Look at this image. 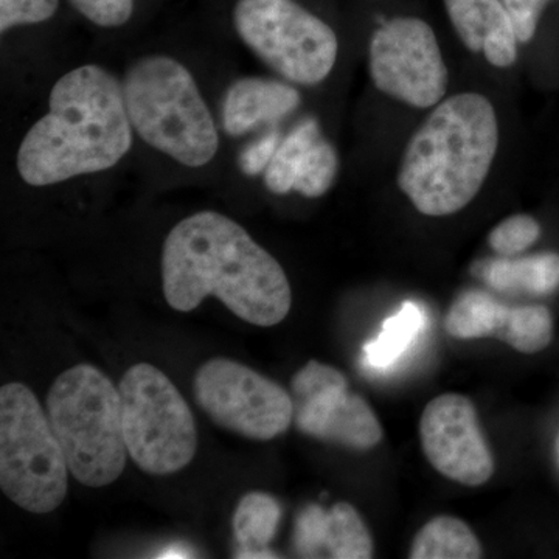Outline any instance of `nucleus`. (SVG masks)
<instances>
[{"instance_id":"1","label":"nucleus","mask_w":559,"mask_h":559,"mask_svg":"<svg viewBox=\"0 0 559 559\" xmlns=\"http://www.w3.org/2000/svg\"><path fill=\"white\" fill-rule=\"evenodd\" d=\"M162 286L173 310H197L213 296L257 326L278 325L293 305L282 264L237 221L213 210L187 216L167 235Z\"/></svg>"},{"instance_id":"2","label":"nucleus","mask_w":559,"mask_h":559,"mask_svg":"<svg viewBox=\"0 0 559 559\" xmlns=\"http://www.w3.org/2000/svg\"><path fill=\"white\" fill-rule=\"evenodd\" d=\"M134 143L121 81L98 64L69 70L51 87L49 110L25 132L16 170L51 187L119 165Z\"/></svg>"},{"instance_id":"3","label":"nucleus","mask_w":559,"mask_h":559,"mask_svg":"<svg viewBox=\"0 0 559 559\" xmlns=\"http://www.w3.org/2000/svg\"><path fill=\"white\" fill-rule=\"evenodd\" d=\"M499 146L495 106L463 92L433 106L412 135L399 170V187L426 216H450L477 197Z\"/></svg>"},{"instance_id":"4","label":"nucleus","mask_w":559,"mask_h":559,"mask_svg":"<svg viewBox=\"0 0 559 559\" xmlns=\"http://www.w3.org/2000/svg\"><path fill=\"white\" fill-rule=\"evenodd\" d=\"M134 134L183 167L202 168L219 151V132L193 73L168 55H146L121 80Z\"/></svg>"},{"instance_id":"5","label":"nucleus","mask_w":559,"mask_h":559,"mask_svg":"<svg viewBox=\"0 0 559 559\" xmlns=\"http://www.w3.org/2000/svg\"><path fill=\"white\" fill-rule=\"evenodd\" d=\"M70 473L80 484L102 488L127 466L119 389L97 367L80 364L62 371L46 401Z\"/></svg>"},{"instance_id":"6","label":"nucleus","mask_w":559,"mask_h":559,"mask_svg":"<svg viewBox=\"0 0 559 559\" xmlns=\"http://www.w3.org/2000/svg\"><path fill=\"white\" fill-rule=\"evenodd\" d=\"M69 465L49 415L21 382L0 389V488L11 502L35 514L64 502Z\"/></svg>"},{"instance_id":"7","label":"nucleus","mask_w":559,"mask_h":559,"mask_svg":"<svg viewBox=\"0 0 559 559\" xmlns=\"http://www.w3.org/2000/svg\"><path fill=\"white\" fill-rule=\"evenodd\" d=\"M128 455L151 476L190 465L198 448L197 421L170 378L151 364H135L119 384Z\"/></svg>"},{"instance_id":"8","label":"nucleus","mask_w":559,"mask_h":559,"mask_svg":"<svg viewBox=\"0 0 559 559\" xmlns=\"http://www.w3.org/2000/svg\"><path fill=\"white\" fill-rule=\"evenodd\" d=\"M231 24L241 43L288 83L318 86L340 57V39L297 0H237Z\"/></svg>"},{"instance_id":"9","label":"nucleus","mask_w":559,"mask_h":559,"mask_svg":"<svg viewBox=\"0 0 559 559\" xmlns=\"http://www.w3.org/2000/svg\"><path fill=\"white\" fill-rule=\"evenodd\" d=\"M194 400L215 425L249 440L282 436L294 419V400L255 370L227 358L202 364L194 374Z\"/></svg>"},{"instance_id":"10","label":"nucleus","mask_w":559,"mask_h":559,"mask_svg":"<svg viewBox=\"0 0 559 559\" xmlns=\"http://www.w3.org/2000/svg\"><path fill=\"white\" fill-rule=\"evenodd\" d=\"M369 69L378 91L417 109L443 102L450 83L436 33L418 17H396L373 33Z\"/></svg>"},{"instance_id":"11","label":"nucleus","mask_w":559,"mask_h":559,"mask_svg":"<svg viewBox=\"0 0 559 559\" xmlns=\"http://www.w3.org/2000/svg\"><path fill=\"white\" fill-rule=\"evenodd\" d=\"M294 421L305 436L369 451L382 439V428L369 404L348 392L347 378L334 367L310 360L290 381Z\"/></svg>"},{"instance_id":"12","label":"nucleus","mask_w":559,"mask_h":559,"mask_svg":"<svg viewBox=\"0 0 559 559\" xmlns=\"http://www.w3.org/2000/svg\"><path fill=\"white\" fill-rule=\"evenodd\" d=\"M423 451L448 479L480 487L495 474V459L481 436L473 401L444 393L430 401L419 419Z\"/></svg>"},{"instance_id":"13","label":"nucleus","mask_w":559,"mask_h":559,"mask_svg":"<svg viewBox=\"0 0 559 559\" xmlns=\"http://www.w3.org/2000/svg\"><path fill=\"white\" fill-rule=\"evenodd\" d=\"M300 92L278 80L246 76L234 81L221 106L223 130L230 138H242L263 124L278 123L299 109Z\"/></svg>"},{"instance_id":"14","label":"nucleus","mask_w":559,"mask_h":559,"mask_svg":"<svg viewBox=\"0 0 559 559\" xmlns=\"http://www.w3.org/2000/svg\"><path fill=\"white\" fill-rule=\"evenodd\" d=\"M452 27L466 49L481 53L495 68L518 58L516 28L502 0H443Z\"/></svg>"},{"instance_id":"15","label":"nucleus","mask_w":559,"mask_h":559,"mask_svg":"<svg viewBox=\"0 0 559 559\" xmlns=\"http://www.w3.org/2000/svg\"><path fill=\"white\" fill-rule=\"evenodd\" d=\"M473 272L484 280L489 288L500 293L546 296L559 288L558 253H540L525 259L502 257L484 260L473 267Z\"/></svg>"},{"instance_id":"16","label":"nucleus","mask_w":559,"mask_h":559,"mask_svg":"<svg viewBox=\"0 0 559 559\" xmlns=\"http://www.w3.org/2000/svg\"><path fill=\"white\" fill-rule=\"evenodd\" d=\"M513 308L481 290H466L452 304L444 329L455 340L498 337L506 340Z\"/></svg>"},{"instance_id":"17","label":"nucleus","mask_w":559,"mask_h":559,"mask_svg":"<svg viewBox=\"0 0 559 559\" xmlns=\"http://www.w3.org/2000/svg\"><path fill=\"white\" fill-rule=\"evenodd\" d=\"M282 509L266 492L253 491L238 503L234 514L237 558H278L270 549L277 533Z\"/></svg>"},{"instance_id":"18","label":"nucleus","mask_w":559,"mask_h":559,"mask_svg":"<svg viewBox=\"0 0 559 559\" xmlns=\"http://www.w3.org/2000/svg\"><path fill=\"white\" fill-rule=\"evenodd\" d=\"M481 546L473 530L457 518L429 521L412 544V559H479Z\"/></svg>"},{"instance_id":"19","label":"nucleus","mask_w":559,"mask_h":559,"mask_svg":"<svg viewBox=\"0 0 559 559\" xmlns=\"http://www.w3.org/2000/svg\"><path fill=\"white\" fill-rule=\"evenodd\" d=\"M425 312L418 305L407 304L385 320L377 340L364 347V362L371 369H388L407 352L425 326Z\"/></svg>"},{"instance_id":"20","label":"nucleus","mask_w":559,"mask_h":559,"mask_svg":"<svg viewBox=\"0 0 559 559\" xmlns=\"http://www.w3.org/2000/svg\"><path fill=\"white\" fill-rule=\"evenodd\" d=\"M320 135L322 132H320L319 121L308 117L282 139L277 153L272 157L270 167L263 175L264 186L271 193L280 197L293 193L305 154Z\"/></svg>"},{"instance_id":"21","label":"nucleus","mask_w":559,"mask_h":559,"mask_svg":"<svg viewBox=\"0 0 559 559\" xmlns=\"http://www.w3.org/2000/svg\"><path fill=\"white\" fill-rule=\"evenodd\" d=\"M323 551L336 559L373 557V539L355 507L340 502L326 511Z\"/></svg>"},{"instance_id":"22","label":"nucleus","mask_w":559,"mask_h":559,"mask_svg":"<svg viewBox=\"0 0 559 559\" xmlns=\"http://www.w3.org/2000/svg\"><path fill=\"white\" fill-rule=\"evenodd\" d=\"M340 171V156L329 140L320 135L310 146L297 173L294 191L305 198H320L333 187Z\"/></svg>"},{"instance_id":"23","label":"nucleus","mask_w":559,"mask_h":559,"mask_svg":"<svg viewBox=\"0 0 559 559\" xmlns=\"http://www.w3.org/2000/svg\"><path fill=\"white\" fill-rule=\"evenodd\" d=\"M554 336V320L546 307H520L511 311L510 326L503 342L516 352L533 355L543 352Z\"/></svg>"},{"instance_id":"24","label":"nucleus","mask_w":559,"mask_h":559,"mask_svg":"<svg viewBox=\"0 0 559 559\" xmlns=\"http://www.w3.org/2000/svg\"><path fill=\"white\" fill-rule=\"evenodd\" d=\"M540 235L538 221L528 215L503 219L489 234V248L500 257H516L535 245Z\"/></svg>"},{"instance_id":"25","label":"nucleus","mask_w":559,"mask_h":559,"mask_svg":"<svg viewBox=\"0 0 559 559\" xmlns=\"http://www.w3.org/2000/svg\"><path fill=\"white\" fill-rule=\"evenodd\" d=\"M61 0H0L2 35L24 25L43 24L60 10Z\"/></svg>"},{"instance_id":"26","label":"nucleus","mask_w":559,"mask_h":559,"mask_svg":"<svg viewBox=\"0 0 559 559\" xmlns=\"http://www.w3.org/2000/svg\"><path fill=\"white\" fill-rule=\"evenodd\" d=\"M72 9L100 28H119L134 14L135 0H69Z\"/></svg>"},{"instance_id":"27","label":"nucleus","mask_w":559,"mask_h":559,"mask_svg":"<svg viewBox=\"0 0 559 559\" xmlns=\"http://www.w3.org/2000/svg\"><path fill=\"white\" fill-rule=\"evenodd\" d=\"M326 511L319 506L307 507L301 511L294 533L297 554L305 558L322 557L323 535H325Z\"/></svg>"},{"instance_id":"28","label":"nucleus","mask_w":559,"mask_h":559,"mask_svg":"<svg viewBox=\"0 0 559 559\" xmlns=\"http://www.w3.org/2000/svg\"><path fill=\"white\" fill-rule=\"evenodd\" d=\"M282 134L277 130L264 132L261 138L253 140L238 156V167L242 175L248 178H257L264 175L266 168L270 167L272 157L277 153Z\"/></svg>"},{"instance_id":"29","label":"nucleus","mask_w":559,"mask_h":559,"mask_svg":"<svg viewBox=\"0 0 559 559\" xmlns=\"http://www.w3.org/2000/svg\"><path fill=\"white\" fill-rule=\"evenodd\" d=\"M509 11L520 43H530L538 31L540 14L551 0H502Z\"/></svg>"}]
</instances>
